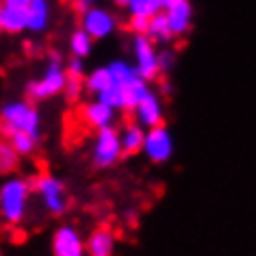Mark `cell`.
Segmentation results:
<instances>
[{"mask_svg":"<svg viewBox=\"0 0 256 256\" xmlns=\"http://www.w3.org/2000/svg\"><path fill=\"white\" fill-rule=\"evenodd\" d=\"M161 2H163V7H165V9H170V7H172V4L180 2V0H161Z\"/></svg>","mask_w":256,"mask_h":256,"instance_id":"32","label":"cell"},{"mask_svg":"<svg viewBox=\"0 0 256 256\" xmlns=\"http://www.w3.org/2000/svg\"><path fill=\"white\" fill-rule=\"evenodd\" d=\"M158 66H161V74H168L176 66V52L170 48L158 50Z\"/></svg>","mask_w":256,"mask_h":256,"instance_id":"25","label":"cell"},{"mask_svg":"<svg viewBox=\"0 0 256 256\" xmlns=\"http://www.w3.org/2000/svg\"><path fill=\"white\" fill-rule=\"evenodd\" d=\"M94 37L87 33L85 28H76L72 30V35H70V42H68V48L70 52H72V56H78V59H87L89 54H92L94 50Z\"/></svg>","mask_w":256,"mask_h":256,"instance_id":"19","label":"cell"},{"mask_svg":"<svg viewBox=\"0 0 256 256\" xmlns=\"http://www.w3.org/2000/svg\"><path fill=\"white\" fill-rule=\"evenodd\" d=\"M4 7H28L30 0H0Z\"/></svg>","mask_w":256,"mask_h":256,"instance_id":"29","label":"cell"},{"mask_svg":"<svg viewBox=\"0 0 256 256\" xmlns=\"http://www.w3.org/2000/svg\"><path fill=\"white\" fill-rule=\"evenodd\" d=\"M14 132L42 139V113L33 100H9L0 106V137L7 139Z\"/></svg>","mask_w":256,"mask_h":256,"instance_id":"2","label":"cell"},{"mask_svg":"<svg viewBox=\"0 0 256 256\" xmlns=\"http://www.w3.org/2000/svg\"><path fill=\"white\" fill-rule=\"evenodd\" d=\"M2 11H4V4L0 2V30H2Z\"/></svg>","mask_w":256,"mask_h":256,"instance_id":"33","label":"cell"},{"mask_svg":"<svg viewBox=\"0 0 256 256\" xmlns=\"http://www.w3.org/2000/svg\"><path fill=\"white\" fill-rule=\"evenodd\" d=\"M130 50H132V66L137 68L139 76H144L148 82L156 80L158 74H161L156 44L148 35H132Z\"/></svg>","mask_w":256,"mask_h":256,"instance_id":"6","label":"cell"},{"mask_svg":"<svg viewBox=\"0 0 256 256\" xmlns=\"http://www.w3.org/2000/svg\"><path fill=\"white\" fill-rule=\"evenodd\" d=\"M96 100H100V102H104V104L113 106L115 111H124V108H126V104H124V92H122V87H118V85H111L108 89H104L102 94L96 96Z\"/></svg>","mask_w":256,"mask_h":256,"instance_id":"23","label":"cell"},{"mask_svg":"<svg viewBox=\"0 0 256 256\" xmlns=\"http://www.w3.org/2000/svg\"><path fill=\"white\" fill-rule=\"evenodd\" d=\"M165 16H168L174 37H182L189 33L191 24H194V4L191 0H180V2L172 4L170 9H165Z\"/></svg>","mask_w":256,"mask_h":256,"instance_id":"12","label":"cell"},{"mask_svg":"<svg viewBox=\"0 0 256 256\" xmlns=\"http://www.w3.org/2000/svg\"><path fill=\"white\" fill-rule=\"evenodd\" d=\"M82 94H85V78H74V76H70L68 78V85H66V100L70 104H76V102H80Z\"/></svg>","mask_w":256,"mask_h":256,"instance_id":"24","label":"cell"},{"mask_svg":"<svg viewBox=\"0 0 256 256\" xmlns=\"http://www.w3.org/2000/svg\"><path fill=\"white\" fill-rule=\"evenodd\" d=\"M111 85H113V78H111V72H108L106 66L94 68L92 72H87V76H85V92L92 94L94 98L104 92V89H108Z\"/></svg>","mask_w":256,"mask_h":256,"instance_id":"18","label":"cell"},{"mask_svg":"<svg viewBox=\"0 0 256 256\" xmlns=\"http://www.w3.org/2000/svg\"><path fill=\"white\" fill-rule=\"evenodd\" d=\"M26 11H28V33L40 35L50 26V18H52L50 0H30Z\"/></svg>","mask_w":256,"mask_h":256,"instance_id":"15","label":"cell"},{"mask_svg":"<svg viewBox=\"0 0 256 256\" xmlns=\"http://www.w3.org/2000/svg\"><path fill=\"white\" fill-rule=\"evenodd\" d=\"M30 182H33V194L40 198L42 208L50 217H63L68 213L70 191L63 178L50 174V172H42L35 178H30Z\"/></svg>","mask_w":256,"mask_h":256,"instance_id":"4","label":"cell"},{"mask_svg":"<svg viewBox=\"0 0 256 256\" xmlns=\"http://www.w3.org/2000/svg\"><path fill=\"white\" fill-rule=\"evenodd\" d=\"M128 16H139V18H154L158 14H163L165 7L161 0H130L128 2Z\"/></svg>","mask_w":256,"mask_h":256,"instance_id":"21","label":"cell"},{"mask_svg":"<svg viewBox=\"0 0 256 256\" xmlns=\"http://www.w3.org/2000/svg\"><path fill=\"white\" fill-rule=\"evenodd\" d=\"M148 18H139V16H128V30L132 35H146L148 33Z\"/></svg>","mask_w":256,"mask_h":256,"instance_id":"27","label":"cell"},{"mask_svg":"<svg viewBox=\"0 0 256 256\" xmlns=\"http://www.w3.org/2000/svg\"><path fill=\"white\" fill-rule=\"evenodd\" d=\"M124 217H126V220L130 222V224H135V220H137V210H126Z\"/></svg>","mask_w":256,"mask_h":256,"instance_id":"30","label":"cell"},{"mask_svg":"<svg viewBox=\"0 0 256 256\" xmlns=\"http://www.w3.org/2000/svg\"><path fill=\"white\" fill-rule=\"evenodd\" d=\"M111 2L115 4V7H124V9H126V7H128V2H130V0H111Z\"/></svg>","mask_w":256,"mask_h":256,"instance_id":"31","label":"cell"},{"mask_svg":"<svg viewBox=\"0 0 256 256\" xmlns=\"http://www.w3.org/2000/svg\"><path fill=\"white\" fill-rule=\"evenodd\" d=\"M68 78L70 76L66 70V61L61 59L59 52H52L48 56V66L44 70V74L26 85V98L33 102H44V100L56 98V96H61L66 92Z\"/></svg>","mask_w":256,"mask_h":256,"instance_id":"3","label":"cell"},{"mask_svg":"<svg viewBox=\"0 0 256 256\" xmlns=\"http://www.w3.org/2000/svg\"><path fill=\"white\" fill-rule=\"evenodd\" d=\"M22 156L18 154V150L11 146L9 139H0V178L14 176L20 170Z\"/></svg>","mask_w":256,"mask_h":256,"instance_id":"17","label":"cell"},{"mask_svg":"<svg viewBox=\"0 0 256 256\" xmlns=\"http://www.w3.org/2000/svg\"><path fill=\"white\" fill-rule=\"evenodd\" d=\"M66 70L68 76H74V78H85V59H78V56H70L66 61Z\"/></svg>","mask_w":256,"mask_h":256,"instance_id":"26","label":"cell"},{"mask_svg":"<svg viewBox=\"0 0 256 256\" xmlns=\"http://www.w3.org/2000/svg\"><path fill=\"white\" fill-rule=\"evenodd\" d=\"M132 120H135L137 124H142L146 130L163 126L165 124V104H163L161 94L150 92L146 96V98L135 106V111H132Z\"/></svg>","mask_w":256,"mask_h":256,"instance_id":"10","label":"cell"},{"mask_svg":"<svg viewBox=\"0 0 256 256\" xmlns=\"http://www.w3.org/2000/svg\"><path fill=\"white\" fill-rule=\"evenodd\" d=\"M150 37L154 44H170L172 40H174V33H172V26L168 22V16L158 14L154 18H150V24H148V33H146Z\"/></svg>","mask_w":256,"mask_h":256,"instance_id":"20","label":"cell"},{"mask_svg":"<svg viewBox=\"0 0 256 256\" xmlns=\"http://www.w3.org/2000/svg\"><path fill=\"white\" fill-rule=\"evenodd\" d=\"M11 146L18 150V154H20L22 158L24 156H33L37 146H40V139H35L33 135H26V132H14L11 137H7Z\"/></svg>","mask_w":256,"mask_h":256,"instance_id":"22","label":"cell"},{"mask_svg":"<svg viewBox=\"0 0 256 256\" xmlns=\"http://www.w3.org/2000/svg\"><path fill=\"white\" fill-rule=\"evenodd\" d=\"M144 154L150 163H154V165H163L174 156V137H172L170 128L165 124L146 130Z\"/></svg>","mask_w":256,"mask_h":256,"instance_id":"7","label":"cell"},{"mask_svg":"<svg viewBox=\"0 0 256 256\" xmlns=\"http://www.w3.org/2000/svg\"><path fill=\"white\" fill-rule=\"evenodd\" d=\"M50 250H52V256H87V243L80 230L72 224H61L54 228Z\"/></svg>","mask_w":256,"mask_h":256,"instance_id":"8","label":"cell"},{"mask_svg":"<svg viewBox=\"0 0 256 256\" xmlns=\"http://www.w3.org/2000/svg\"><path fill=\"white\" fill-rule=\"evenodd\" d=\"M28 30V11L26 7H4L2 11V33L20 35Z\"/></svg>","mask_w":256,"mask_h":256,"instance_id":"16","label":"cell"},{"mask_svg":"<svg viewBox=\"0 0 256 256\" xmlns=\"http://www.w3.org/2000/svg\"><path fill=\"white\" fill-rule=\"evenodd\" d=\"M33 182L26 176H7L0 180V220L7 226H20L30 210Z\"/></svg>","mask_w":256,"mask_h":256,"instance_id":"1","label":"cell"},{"mask_svg":"<svg viewBox=\"0 0 256 256\" xmlns=\"http://www.w3.org/2000/svg\"><path fill=\"white\" fill-rule=\"evenodd\" d=\"M122 158H124V150H122V139L120 130L115 126L96 130L94 144H92V163L98 170H111L115 168Z\"/></svg>","mask_w":256,"mask_h":256,"instance_id":"5","label":"cell"},{"mask_svg":"<svg viewBox=\"0 0 256 256\" xmlns=\"http://www.w3.org/2000/svg\"><path fill=\"white\" fill-rule=\"evenodd\" d=\"M96 4H98V0H72V9H74L78 16H82L85 11H89L92 7H96Z\"/></svg>","mask_w":256,"mask_h":256,"instance_id":"28","label":"cell"},{"mask_svg":"<svg viewBox=\"0 0 256 256\" xmlns=\"http://www.w3.org/2000/svg\"><path fill=\"white\" fill-rule=\"evenodd\" d=\"M118 118V111L113 106L104 104L100 100H87L80 104V120L92 128V130H102V128H111Z\"/></svg>","mask_w":256,"mask_h":256,"instance_id":"11","label":"cell"},{"mask_svg":"<svg viewBox=\"0 0 256 256\" xmlns=\"http://www.w3.org/2000/svg\"><path fill=\"white\" fill-rule=\"evenodd\" d=\"M120 139H122V150L124 156H135L144 152V142H146V128L137 124L135 120H128L120 128Z\"/></svg>","mask_w":256,"mask_h":256,"instance_id":"14","label":"cell"},{"mask_svg":"<svg viewBox=\"0 0 256 256\" xmlns=\"http://www.w3.org/2000/svg\"><path fill=\"white\" fill-rule=\"evenodd\" d=\"M87 256H115V232L106 226H98L87 234Z\"/></svg>","mask_w":256,"mask_h":256,"instance_id":"13","label":"cell"},{"mask_svg":"<svg viewBox=\"0 0 256 256\" xmlns=\"http://www.w3.org/2000/svg\"><path fill=\"white\" fill-rule=\"evenodd\" d=\"M118 26L120 20L115 18V14L108 11L106 7H100V4H96V7H92L80 16V28H85L96 42L111 37L118 30Z\"/></svg>","mask_w":256,"mask_h":256,"instance_id":"9","label":"cell"}]
</instances>
